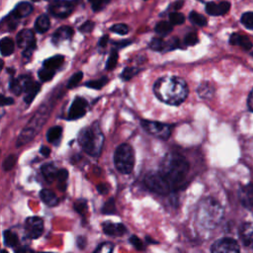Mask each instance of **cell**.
<instances>
[{
    "label": "cell",
    "mask_w": 253,
    "mask_h": 253,
    "mask_svg": "<svg viewBox=\"0 0 253 253\" xmlns=\"http://www.w3.org/2000/svg\"><path fill=\"white\" fill-rule=\"evenodd\" d=\"M103 231L107 235H112V236H120L126 233V228L123 223H113L111 221H105L102 224Z\"/></svg>",
    "instance_id": "ac0fdd59"
},
{
    "label": "cell",
    "mask_w": 253,
    "mask_h": 253,
    "mask_svg": "<svg viewBox=\"0 0 253 253\" xmlns=\"http://www.w3.org/2000/svg\"><path fill=\"white\" fill-rule=\"evenodd\" d=\"M97 190L100 194L106 195L109 192V187L106 184H100V185L97 186Z\"/></svg>",
    "instance_id": "11a10c76"
},
{
    "label": "cell",
    "mask_w": 253,
    "mask_h": 253,
    "mask_svg": "<svg viewBox=\"0 0 253 253\" xmlns=\"http://www.w3.org/2000/svg\"><path fill=\"white\" fill-rule=\"evenodd\" d=\"M140 125L145 131H147L148 133H150L151 135H153L155 137L165 140L170 136L171 127L167 124L160 123V122H154V121L142 120L140 122Z\"/></svg>",
    "instance_id": "ba28073f"
},
{
    "label": "cell",
    "mask_w": 253,
    "mask_h": 253,
    "mask_svg": "<svg viewBox=\"0 0 253 253\" xmlns=\"http://www.w3.org/2000/svg\"><path fill=\"white\" fill-rule=\"evenodd\" d=\"M16 42H17L18 46L21 48H26V47L30 46L31 44L36 43L35 35H34L33 31L29 30V29H24V30L20 31L17 35Z\"/></svg>",
    "instance_id": "2e32d148"
},
{
    "label": "cell",
    "mask_w": 253,
    "mask_h": 253,
    "mask_svg": "<svg viewBox=\"0 0 253 253\" xmlns=\"http://www.w3.org/2000/svg\"><path fill=\"white\" fill-rule=\"evenodd\" d=\"M3 237H4L5 245H7L9 247H15L19 244L18 236L11 230H5L3 232Z\"/></svg>",
    "instance_id": "f1b7e54d"
},
{
    "label": "cell",
    "mask_w": 253,
    "mask_h": 253,
    "mask_svg": "<svg viewBox=\"0 0 253 253\" xmlns=\"http://www.w3.org/2000/svg\"><path fill=\"white\" fill-rule=\"evenodd\" d=\"M83 78V73L81 72V71H78V72H76V73H74L71 77H70V79H69V81H68V83H67V88H74V87H76L78 84H79V82L81 81V79Z\"/></svg>",
    "instance_id": "b9f144b4"
},
{
    "label": "cell",
    "mask_w": 253,
    "mask_h": 253,
    "mask_svg": "<svg viewBox=\"0 0 253 253\" xmlns=\"http://www.w3.org/2000/svg\"><path fill=\"white\" fill-rule=\"evenodd\" d=\"M50 106L49 104H43L42 107L35 113L33 118H31L30 122L27 124V126L23 128L21 131L18 140H17V147H20L21 145H24L28 143L30 140H32L36 134L39 132V130L42 128V126L46 122L49 113H50Z\"/></svg>",
    "instance_id": "277c9868"
},
{
    "label": "cell",
    "mask_w": 253,
    "mask_h": 253,
    "mask_svg": "<svg viewBox=\"0 0 253 253\" xmlns=\"http://www.w3.org/2000/svg\"><path fill=\"white\" fill-rule=\"evenodd\" d=\"M252 55H253V53H252Z\"/></svg>",
    "instance_id": "03108f58"
},
{
    "label": "cell",
    "mask_w": 253,
    "mask_h": 253,
    "mask_svg": "<svg viewBox=\"0 0 253 253\" xmlns=\"http://www.w3.org/2000/svg\"><path fill=\"white\" fill-rule=\"evenodd\" d=\"M62 133V127L55 126H51L47 132H46V139L49 142H54L56 140H58L61 136Z\"/></svg>",
    "instance_id": "f546056e"
},
{
    "label": "cell",
    "mask_w": 253,
    "mask_h": 253,
    "mask_svg": "<svg viewBox=\"0 0 253 253\" xmlns=\"http://www.w3.org/2000/svg\"><path fill=\"white\" fill-rule=\"evenodd\" d=\"M35 49H36V43H33V44H31L30 46H28V47L24 48V51H23V57H24L26 60L30 59Z\"/></svg>",
    "instance_id": "816d5d0a"
},
{
    "label": "cell",
    "mask_w": 253,
    "mask_h": 253,
    "mask_svg": "<svg viewBox=\"0 0 253 253\" xmlns=\"http://www.w3.org/2000/svg\"><path fill=\"white\" fill-rule=\"evenodd\" d=\"M55 74V71L54 70H51V69H48L46 67H43L42 69L39 70V78L42 81V82H46V81H49L51 80V78L54 76Z\"/></svg>",
    "instance_id": "e575fe53"
},
{
    "label": "cell",
    "mask_w": 253,
    "mask_h": 253,
    "mask_svg": "<svg viewBox=\"0 0 253 253\" xmlns=\"http://www.w3.org/2000/svg\"><path fill=\"white\" fill-rule=\"evenodd\" d=\"M33 10H34V7L31 3H29V2H20L15 7V9L13 10L12 13L20 19V18L29 16L33 12Z\"/></svg>",
    "instance_id": "44dd1931"
},
{
    "label": "cell",
    "mask_w": 253,
    "mask_h": 253,
    "mask_svg": "<svg viewBox=\"0 0 253 253\" xmlns=\"http://www.w3.org/2000/svg\"><path fill=\"white\" fill-rule=\"evenodd\" d=\"M27 251L31 252V251H33V250L28 249V248H19V249H17V250H16V252H27Z\"/></svg>",
    "instance_id": "6125c7cd"
},
{
    "label": "cell",
    "mask_w": 253,
    "mask_h": 253,
    "mask_svg": "<svg viewBox=\"0 0 253 253\" xmlns=\"http://www.w3.org/2000/svg\"><path fill=\"white\" fill-rule=\"evenodd\" d=\"M189 167L190 165L185 157L178 153L171 152L166 154L161 160L159 172L173 190L185 181Z\"/></svg>",
    "instance_id": "7a4b0ae2"
},
{
    "label": "cell",
    "mask_w": 253,
    "mask_h": 253,
    "mask_svg": "<svg viewBox=\"0 0 253 253\" xmlns=\"http://www.w3.org/2000/svg\"><path fill=\"white\" fill-rule=\"evenodd\" d=\"M102 211L105 214H114V213H116L117 210H116V206H115V200L113 198H111L110 200H108L105 203V205L103 206Z\"/></svg>",
    "instance_id": "8d00e7d4"
},
{
    "label": "cell",
    "mask_w": 253,
    "mask_h": 253,
    "mask_svg": "<svg viewBox=\"0 0 253 253\" xmlns=\"http://www.w3.org/2000/svg\"><path fill=\"white\" fill-rule=\"evenodd\" d=\"M178 45H179V41H178V39H177V38H173V39H171L169 42H166L165 48L168 49V50H169V49H174V48L178 47Z\"/></svg>",
    "instance_id": "f5cc1de1"
},
{
    "label": "cell",
    "mask_w": 253,
    "mask_h": 253,
    "mask_svg": "<svg viewBox=\"0 0 253 253\" xmlns=\"http://www.w3.org/2000/svg\"><path fill=\"white\" fill-rule=\"evenodd\" d=\"M230 9V3L227 1H221L219 3L208 2L206 4V11L211 16H221L226 14Z\"/></svg>",
    "instance_id": "5bb4252c"
},
{
    "label": "cell",
    "mask_w": 253,
    "mask_h": 253,
    "mask_svg": "<svg viewBox=\"0 0 253 253\" xmlns=\"http://www.w3.org/2000/svg\"><path fill=\"white\" fill-rule=\"evenodd\" d=\"M241 24L248 30H253V12H245L240 18Z\"/></svg>",
    "instance_id": "836d02e7"
},
{
    "label": "cell",
    "mask_w": 253,
    "mask_h": 253,
    "mask_svg": "<svg viewBox=\"0 0 253 253\" xmlns=\"http://www.w3.org/2000/svg\"><path fill=\"white\" fill-rule=\"evenodd\" d=\"M129 43H130V42H129V41H124V42H116L115 44H116L117 46H119V47H124L125 45H127V44H129Z\"/></svg>",
    "instance_id": "94428289"
},
{
    "label": "cell",
    "mask_w": 253,
    "mask_h": 253,
    "mask_svg": "<svg viewBox=\"0 0 253 253\" xmlns=\"http://www.w3.org/2000/svg\"><path fill=\"white\" fill-rule=\"evenodd\" d=\"M25 231L29 238L36 239L43 232V221L39 216L28 217L25 224Z\"/></svg>",
    "instance_id": "8fae6325"
},
{
    "label": "cell",
    "mask_w": 253,
    "mask_h": 253,
    "mask_svg": "<svg viewBox=\"0 0 253 253\" xmlns=\"http://www.w3.org/2000/svg\"><path fill=\"white\" fill-rule=\"evenodd\" d=\"M41 171L44 177V179L48 182H53L56 179V175H57V169L55 167L54 164L52 163H46L43 164L41 168Z\"/></svg>",
    "instance_id": "7402d4cb"
},
{
    "label": "cell",
    "mask_w": 253,
    "mask_h": 253,
    "mask_svg": "<svg viewBox=\"0 0 253 253\" xmlns=\"http://www.w3.org/2000/svg\"><path fill=\"white\" fill-rule=\"evenodd\" d=\"M108 41H109V37H108L107 35L104 36V37H102L101 40H100V42H99V45H100V46H105V45L107 44Z\"/></svg>",
    "instance_id": "91938a15"
},
{
    "label": "cell",
    "mask_w": 253,
    "mask_h": 253,
    "mask_svg": "<svg viewBox=\"0 0 253 253\" xmlns=\"http://www.w3.org/2000/svg\"><path fill=\"white\" fill-rule=\"evenodd\" d=\"M40 90H41V85H40V83H38V82H36V81H33V82L29 85V87L27 88V90L25 91V93H26V96H25V98H24L25 102H26L27 104L32 103V101L35 99L36 95L39 93Z\"/></svg>",
    "instance_id": "484cf974"
},
{
    "label": "cell",
    "mask_w": 253,
    "mask_h": 253,
    "mask_svg": "<svg viewBox=\"0 0 253 253\" xmlns=\"http://www.w3.org/2000/svg\"><path fill=\"white\" fill-rule=\"evenodd\" d=\"M49 26H50V22H49V19L47 17L46 14H42L40 15L37 20H36V23H35V29L38 33H41V34H43L45 33L48 29H49Z\"/></svg>",
    "instance_id": "cb8c5ba5"
},
{
    "label": "cell",
    "mask_w": 253,
    "mask_h": 253,
    "mask_svg": "<svg viewBox=\"0 0 253 253\" xmlns=\"http://www.w3.org/2000/svg\"><path fill=\"white\" fill-rule=\"evenodd\" d=\"M1 106H7V105H12L14 103L13 98L10 97H5L4 95H1V100H0Z\"/></svg>",
    "instance_id": "db71d44e"
},
{
    "label": "cell",
    "mask_w": 253,
    "mask_h": 253,
    "mask_svg": "<svg viewBox=\"0 0 253 253\" xmlns=\"http://www.w3.org/2000/svg\"><path fill=\"white\" fill-rule=\"evenodd\" d=\"M87 109V101L83 98H76L69 109L68 112V119L69 120H77L85 116Z\"/></svg>",
    "instance_id": "4fadbf2b"
},
{
    "label": "cell",
    "mask_w": 253,
    "mask_h": 253,
    "mask_svg": "<svg viewBox=\"0 0 253 253\" xmlns=\"http://www.w3.org/2000/svg\"><path fill=\"white\" fill-rule=\"evenodd\" d=\"M198 93L202 98H210L213 93V88L209 83L205 82L198 87Z\"/></svg>",
    "instance_id": "1f68e13d"
},
{
    "label": "cell",
    "mask_w": 253,
    "mask_h": 253,
    "mask_svg": "<svg viewBox=\"0 0 253 253\" xmlns=\"http://www.w3.org/2000/svg\"><path fill=\"white\" fill-rule=\"evenodd\" d=\"M111 31L119 35H126L128 33V27L126 24H116L111 27Z\"/></svg>",
    "instance_id": "ee69618b"
},
{
    "label": "cell",
    "mask_w": 253,
    "mask_h": 253,
    "mask_svg": "<svg viewBox=\"0 0 253 253\" xmlns=\"http://www.w3.org/2000/svg\"><path fill=\"white\" fill-rule=\"evenodd\" d=\"M129 242L133 245V247H134L136 250H144V245H143L142 241H141L137 236H135V235L130 236Z\"/></svg>",
    "instance_id": "681fc988"
},
{
    "label": "cell",
    "mask_w": 253,
    "mask_h": 253,
    "mask_svg": "<svg viewBox=\"0 0 253 253\" xmlns=\"http://www.w3.org/2000/svg\"><path fill=\"white\" fill-rule=\"evenodd\" d=\"M153 91L160 101L174 106L182 104L189 93L186 81L178 76H164L159 78L153 86Z\"/></svg>",
    "instance_id": "6da1fadb"
},
{
    "label": "cell",
    "mask_w": 253,
    "mask_h": 253,
    "mask_svg": "<svg viewBox=\"0 0 253 253\" xmlns=\"http://www.w3.org/2000/svg\"><path fill=\"white\" fill-rule=\"evenodd\" d=\"M189 19L192 22V24H194L196 26H199V27H204L208 23V21H207L205 16H203L202 14H199V13H197L195 11H192L190 13Z\"/></svg>",
    "instance_id": "4dcf8cb0"
},
{
    "label": "cell",
    "mask_w": 253,
    "mask_h": 253,
    "mask_svg": "<svg viewBox=\"0 0 253 253\" xmlns=\"http://www.w3.org/2000/svg\"><path fill=\"white\" fill-rule=\"evenodd\" d=\"M238 198L244 208L251 209L253 207V185L248 184L240 187L238 191Z\"/></svg>",
    "instance_id": "9a60e30c"
},
{
    "label": "cell",
    "mask_w": 253,
    "mask_h": 253,
    "mask_svg": "<svg viewBox=\"0 0 253 253\" xmlns=\"http://www.w3.org/2000/svg\"><path fill=\"white\" fill-rule=\"evenodd\" d=\"M248 108L253 112V89L250 92L249 97H248Z\"/></svg>",
    "instance_id": "680465c9"
},
{
    "label": "cell",
    "mask_w": 253,
    "mask_h": 253,
    "mask_svg": "<svg viewBox=\"0 0 253 253\" xmlns=\"http://www.w3.org/2000/svg\"><path fill=\"white\" fill-rule=\"evenodd\" d=\"M169 20L172 25H181L185 22V17L183 14L178 12H171L169 14Z\"/></svg>",
    "instance_id": "60d3db41"
},
{
    "label": "cell",
    "mask_w": 253,
    "mask_h": 253,
    "mask_svg": "<svg viewBox=\"0 0 253 253\" xmlns=\"http://www.w3.org/2000/svg\"><path fill=\"white\" fill-rule=\"evenodd\" d=\"M144 184L149 190L160 195H165L172 190L169 183L164 179L159 171L146 174L144 177Z\"/></svg>",
    "instance_id": "52a82bcc"
},
{
    "label": "cell",
    "mask_w": 253,
    "mask_h": 253,
    "mask_svg": "<svg viewBox=\"0 0 253 253\" xmlns=\"http://www.w3.org/2000/svg\"><path fill=\"white\" fill-rule=\"evenodd\" d=\"M222 217V208L220 204L212 198L203 200L197 211V221L206 229L214 228Z\"/></svg>",
    "instance_id": "3957f363"
},
{
    "label": "cell",
    "mask_w": 253,
    "mask_h": 253,
    "mask_svg": "<svg viewBox=\"0 0 253 253\" xmlns=\"http://www.w3.org/2000/svg\"><path fill=\"white\" fill-rule=\"evenodd\" d=\"M240 248L236 240L224 237L216 240L211 247V251L213 253H235L239 252Z\"/></svg>",
    "instance_id": "30bf717a"
},
{
    "label": "cell",
    "mask_w": 253,
    "mask_h": 253,
    "mask_svg": "<svg viewBox=\"0 0 253 253\" xmlns=\"http://www.w3.org/2000/svg\"><path fill=\"white\" fill-rule=\"evenodd\" d=\"M63 61H64V56L61 54H57L45 59L43 61V67H46L48 69L55 71L62 65Z\"/></svg>",
    "instance_id": "d4e9b609"
},
{
    "label": "cell",
    "mask_w": 253,
    "mask_h": 253,
    "mask_svg": "<svg viewBox=\"0 0 253 253\" xmlns=\"http://www.w3.org/2000/svg\"><path fill=\"white\" fill-rule=\"evenodd\" d=\"M67 178H68V171L66 169H60V170L57 171L56 180L59 183L58 188L60 189V191H64L65 190V183H66Z\"/></svg>",
    "instance_id": "d6a6232c"
},
{
    "label": "cell",
    "mask_w": 253,
    "mask_h": 253,
    "mask_svg": "<svg viewBox=\"0 0 253 253\" xmlns=\"http://www.w3.org/2000/svg\"><path fill=\"white\" fill-rule=\"evenodd\" d=\"M199 1H203V0H199Z\"/></svg>",
    "instance_id": "e7e4bbea"
},
{
    "label": "cell",
    "mask_w": 253,
    "mask_h": 253,
    "mask_svg": "<svg viewBox=\"0 0 253 253\" xmlns=\"http://www.w3.org/2000/svg\"><path fill=\"white\" fill-rule=\"evenodd\" d=\"M165 44L166 42L162 40V39H159V38H154L151 40V42H149V47L153 50H163L165 49Z\"/></svg>",
    "instance_id": "74e56055"
},
{
    "label": "cell",
    "mask_w": 253,
    "mask_h": 253,
    "mask_svg": "<svg viewBox=\"0 0 253 253\" xmlns=\"http://www.w3.org/2000/svg\"><path fill=\"white\" fill-rule=\"evenodd\" d=\"M172 30H173V25L166 21H161L155 26V32L161 37L168 35L169 33L172 32Z\"/></svg>",
    "instance_id": "83f0119b"
},
{
    "label": "cell",
    "mask_w": 253,
    "mask_h": 253,
    "mask_svg": "<svg viewBox=\"0 0 253 253\" xmlns=\"http://www.w3.org/2000/svg\"><path fill=\"white\" fill-rule=\"evenodd\" d=\"M87 209V201L84 200V199H80V200H77L75 203H74V210L80 213V214H83L84 211H86Z\"/></svg>",
    "instance_id": "f6af8a7d"
},
{
    "label": "cell",
    "mask_w": 253,
    "mask_h": 253,
    "mask_svg": "<svg viewBox=\"0 0 253 253\" xmlns=\"http://www.w3.org/2000/svg\"><path fill=\"white\" fill-rule=\"evenodd\" d=\"M40 152H41V154L43 155V156H48L49 153H50V149H49L47 146L42 145V146L41 147V149H40Z\"/></svg>",
    "instance_id": "6f0895ef"
},
{
    "label": "cell",
    "mask_w": 253,
    "mask_h": 253,
    "mask_svg": "<svg viewBox=\"0 0 253 253\" xmlns=\"http://www.w3.org/2000/svg\"><path fill=\"white\" fill-rule=\"evenodd\" d=\"M229 43L232 45H238L245 50H249L253 46L252 42L249 40V38H247L246 36L237 34V33L231 34V36L229 38Z\"/></svg>",
    "instance_id": "d6986e66"
},
{
    "label": "cell",
    "mask_w": 253,
    "mask_h": 253,
    "mask_svg": "<svg viewBox=\"0 0 253 253\" xmlns=\"http://www.w3.org/2000/svg\"><path fill=\"white\" fill-rule=\"evenodd\" d=\"M95 24L92 21H86L79 27V31L82 33H90L94 29Z\"/></svg>",
    "instance_id": "f907efd6"
},
{
    "label": "cell",
    "mask_w": 253,
    "mask_h": 253,
    "mask_svg": "<svg viewBox=\"0 0 253 253\" xmlns=\"http://www.w3.org/2000/svg\"><path fill=\"white\" fill-rule=\"evenodd\" d=\"M75 4L73 0H54L49 4L48 10L52 16L63 19L73 12Z\"/></svg>",
    "instance_id": "9c48e42d"
},
{
    "label": "cell",
    "mask_w": 253,
    "mask_h": 253,
    "mask_svg": "<svg viewBox=\"0 0 253 253\" xmlns=\"http://www.w3.org/2000/svg\"><path fill=\"white\" fill-rule=\"evenodd\" d=\"M116 168L123 174H129L134 165V153L132 147L127 143L118 146L114 155Z\"/></svg>",
    "instance_id": "8992f818"
},
{
    "label": "cell",
    "mask_w": 253,
    "mask_h": 253,
    "mask_svg": "<svg viewBox=\"0 0 253 253\" xmlns=\"http://www.w3.org/2000/svg\"><path fill=\"white\" fill-rule=\"evenodd\" d=\"M33 1H40V0H33Z\"/></svg>",
    "instance_id": "be15d7a7"
},
{
    "label": "cell",
    "mask_w": 253,
    "mask_h": 253,
    "mask_svg": "<svg viewBox=\"0 0 253 253\" xmlns=\"http://www.w3.org/2000/svg\"><path fill=\"white\" fill-rule=\"evenodd\" d=\"M118 57H119V55H118L117 50L113 49L111 51V53H110V56H109V58L107 60V64H106V68L108 70H112V69H114L116 67L117 62H118Z\"/></svg>",
    "instance_id": "f35d334b"
},
{
    "label": "cell",
    "mask_w": 253,
    "mask_h": 253,
    "mask_svg": "<svg viewBox=\"0 0 253 253\" xmlns=\"http://www.w3.org/2000/svg\"><path fill=\"white\" fill-rule=\"evenodd\" d=\"M108 83V77L104 76L98 80H91L89 82H87L85 85L89 88H92V89H96V90H100L102 89L106 84Z\"/></svg>",
    "instance_id": "d590c367"
},
{
    "label": "cell",
    "mask_w": 253,
    "mask_h": 253,
    "mask_svg": "<svg viewBox=\"0 0 253 253\" xmlns=\"http://www.w3.org/2000/svg\"><path fill=\"white\" fill-rule=\"evenodd\" d=\"M0 48H1V54L3 56H8L13 53L14 48H15V43L12 39L6 37L1 40Z\"/></svg>",
    "instance_id": "4316f807"
},
{
    "label": "cell",
    "mask_w": 253,
    "mask_h": 253,
    "mask_svg": "<svg viewBox=\"0 0 253 253\" xmlns=\"http://www.w3.org/2000/svg\"><path fill=\"white\" fill-rule=\"evenodd\" d=\"M198 37H197V34L196 33H189L186 37H185V43L187 45H195L197 42H198Z\"/></svg>",
    "instance_id": "c3c4849f"
},
{
    "label": "cell",
    "mask_w": 253,
    "mask_h": 253,
    "mask_svg": "<svg viewBox=\"0 0 253 253\" xmlns=\"http://www.w3.org/2000/svg\"><path fill=\"white\" fill-rule=\"evenodd\" d=\"M114 250V244L111 242H103L101 243L95 250L97 253H110Z\"/></svg>",
    "instance_id": "7bdbcfd3"
},
{
    "label": "cell",
    "mask_w": 253,
    "mask_h": 253,
    "mask_svg": "<svg viewBox=\"0 0 253 253\" xmlns=\"http://www.w3.org/2000/svg\"><path fill=\"white\" fill-rule=\"evenodd\" d=\"M239 238L245 247L253 246V225L251 223H243L239 228Z\"/></svg>",
    "instance_id": "e0dca14e"
},
{
    "label": "cell",
    "mask_w": 253,
    "mask_h": 253,
    "mask_svg": "<svg viewBox=\"0 0 253 253\" xmlns=\"http://www.w3.org/2000/svg\"><path fill=\"white\" fill-rule=\"evenodd\" d=\"M15 163H16V157H15L14 155L8 156V157L4 160V162H3V168H4V170H6V171L11 170V169L14 167Z\"/></svg>",
    "instance_id": "bcb514c9"
},
{
    "label": "cell",
    "mask_w": 253,
    "mask_h": 253,
    "mask_svg": "<svg viewBox=\"0 0 253 253\" xmlns=\"http://www.w3.org/2000/svg\"><path fill=\"white\" fill-rule=\"evenodd\" d=\"M33 82L32 78L28 75H21L17 78H12L10 80V90L13 94L15 95H20L21 93H25V91L27 90V88L29 87V85Z\"/></svg>",
    "instance_id": "7c38bea8"
},
{
    "label": "cell",
    "mask_w": 253,
    "mask_h": 253,
    "mask_svg": "<svg viewBox=\"0 0 253 253\" xmlns=\"http://www.w3.org/2000/svg\"><path fill=\"white\" fill-rule=\"evenodd\" d=\"M40 197L42 199V201L46 204L47 206L49 207H54L58 204V199L57 197L55 196V194L50 191V190H47V189H42L41 192H40Z\"/></svg>",
    "instance_id": "603a6c76"
},
{
    "label": "cell",
    "mask_w": 253,
    "mask_h": 253,
    "mask_svg": "<svg viewBox=\"0 0 253 253\" xmlns=\"http://www.w3.org/2000/svg\"><path fill=\"white\" fill-rule=\"evenodd\" d=\"M73 35L72 28L68 26H63L58 28L52 35V42L55 44L60 43L61 42H64L68 39H70Z\"/></svg>",
    "instance_id": "ffe728a7"
},
{
    "label": "cell",
    "mask_w": 253,
    "mask_h": 253,
    "mask_svg": "<svg viewBox=\"0 0 253 253\" xmlns=\"http://www.w3.org/2000/svg\"><path fill=\"white\" fill-rule=\"evenodd\" d=\"M139 68H136V67H126L123 70L122 74H121V77L124 79V80H129L130 78H132L135 74H137L139 72Z\"/></svg>",
    "instance_id": "ab89813d"
},
{
    "label": "cell",
    "mask_w": 253,
    "mask_h": 253,
    "mask_svg": "<svg viewBox=\"0 0 253 253\" xmlns=\"http://www.w3.org/2000/svg\"><path fill=\"white\" fill-rule=\"evenodd\" d=\"M85 244H86V239L83 237V236H79L77 238V246L80 248V249H83L85 247Z\"/></svg>",
    "instance_id": "9f6ffc18"
},
{
    "label": "cell",
    "mask_w": 253,
    "mask_h": 253,
    "mask_svg": "<svg viewBox=\"0 0 253 253\" xmlns=\"http://www.w3.org/2000/svg\"><path fill=\"white\" fill-rule=\"evenodd\" d=\"M92 3V9L94 11H100L110 0H89Z\"/></svg>",
    "instance_id": "7dc6e473"
},
{
    "label": "cell",
    "mask_w": 253,
    "mask_h": 253,
    "mask_svg": "<svg viewBox=\"0 0 253 253\" xmlns=\"http://www.w3.org/2000/svg\"><path fill=\"white\" fill-rule=\"evenodd\" d=\"M79 144L85 152L91 156H98L101 153L104 135L100 130L98 124H94L92 126H86L82 128L78 134Z\"/></svg>",
    "instance_id": "5b68a950"
}]
</instances>
